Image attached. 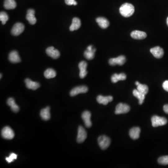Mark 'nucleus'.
Listing matches in <instances>:
<instances>
[{"mask_svg": "<svg viewBox=\"0 0 168 168\" xmlns=\"http://www.w3.org/2000/svg\"><path fill=\"white\" fill-rule=\"evenodd\" d=\"M8 20L9 16L6 12L3 11L0 13V20L2 22V25H5Z\"/></svg>", "mask_w": 168, "mask_h": 168, "instance_id": "c756f323", "label": "nucleus"}, {"mask_svg": "<svg viewBox=\"0 0 168 168\" xmlns=\"http://www.w3.org/2000/svg\"><path fill=\"white\" fill-rule=\"evenodd\" d=\"M134 12V6L130 3H124L120 8V13L125 17H130L133 15Z\"/></svg>", "mask_w": 168, "mask_h": 168, "instance_id": "f257e3e1", "label": "nucleus"}, {"mask_svg": "<svg viewBox=\"0 0 168 168\" xmlns=\"http://www.w3.org/2000/svg\"><path fill=\"white\" fill-rule=\"evenodd\" d=\"M133 94L134 97L137 98L139 100V103L140 105H142L143 103L145 98V95L141 93L137 89H135L133 92Z\"/></svg>", "mask_w": 168, "mask_h": 168, "instance_id": "bb28decb", "label": "nucleus"}, {"mask_svg": "<svg viewBox=\"0 0 168 168\" xmlns=\"http://www.w3.org/2000/svg\"><path fill=\"white\" fill-rule=\"evenodd\" d=\"M35 11L33 9H29L28 10L26 18L30 25H35L37 22V19L35 17Z\"/></svg>", "mask_w": 168, "mask_h": 168, "instance_id": "2eb2a0df", "label": "nucleus"}, {"mask_svg": "<svg viewBox=\"0 0 168 168\" xmlns=\"http://www.w3.org/2000/svg\"><path fill=\"white\" fill-rule=\"evenodd\" d=\"M130 110V108L128 105L120 103L116 106L115 113L116 115L126 114L128 113Z\"/></svg>", "mask_w": 168, "mask_h": 168, "instance_id": "39448f33", "label": "nucleus"}, {"mask_svg": "<svg viewBox=\"0 0 168 168\" xmlns=\"http://www.w3.org/2000/svg\"><path fill=\"white\" fill-rule=\"evenodd\" d=\"M88 90H89V89L88 87L85 86L75 87L70 92V95L71 96H75L80 93H86L88 92Z\"/></svg>", "mask_w": 168, "mask_h": 168, "instance_id": "6e6552de", "label": "nucleus"}, {"mask_svg": "<svg viewBox=\"0 0 168 168\" xmlns=\"http://www.w3.org/2000/svg\"><path fill=\"white\" fill-rule=\"evenodd\" d=\"M9 60L12 63H17L21 62V58L18 54V52L13 51L9 54Z\"/></svg>", "mask_w": 168, "mask_h": 168, "instance_id": "6ab92c4d", "label": "nucleus"}, {"mask_svg": "<svg viewBox=\"0 0 168 168\" xmlns=\"http://www.w3.org/2000/svg\"><path fill=\"white\" fill-rule=\"evenodd\" d=\"M140 132H141V129L140 128L138 127H134L130 130L129 134L132 139L136 140L140 137Z\"/></svg>", "mask_w": 168, "mask_h": 168, "instance_id": "aec40b11", "label": "nucleus"}, {"mask_svg": "<svg viewBox=\"0 0 168 168\" xmlns=\"http://www.w3.org/2000/svg\"><path fill=\"white\" fill-rule=\"evenodd\" d=\"M2 136L3 138L7 140H11L15 136L13 130L10 127L7 126L4 127L2 130Z\"/></svg>", "mask_w": 168, "mask_h": 168, "instance_id": "20e7f679", "label": "nucleus"}, {"mask_svg": "<svg viewBox=\"0 0 168 168\" xmlns=\"http://www.w3.org/2000/svg\"><path fill=\"white\" fill-rule=\"evenodd\" d=\"M81 25V24L80 20L77 17H74L72 19V24L70 27V30L71 31L77 30L80 27Z\"/></svg>", "mask_w": 168, "mask_h": 168, "instance_id": "4be33fe9", "label": "nucleus"}, {"mask_svg": "<svg viewBox=\"0 0 168 168\" xmlns=\"http://www.w3.org/2000/svg\"><path fill=\"white\" fill-rule=\"evenodd\" d=\"M162 87L166 91L168 92V80H166L163 83Z\"/></svg>", "mask_w": 168, "mask_h": 168, "instance_id": "72a5a7b5", "label": "nucleus"}, {"mask_svg": "<svg viewBox=\"0 0 168 168\" xmlns=\"http://www.w3.org/2000/svg\"><path fill=\"white\" fill-rule=\"evenodd\" d=\"M65 3L67 5H76L77 4L75 0H65Z\"/></svg>", "mask_w": 168, "mask_h": 168, "instance_id": "473e14b6", "label": "nucleus"}, {"mask_svg": "<svg viewBox=\"0 0 168 168\" xmlns=\"http://www.w3.org/2000/svg\"><path fill=\"white\" fill-rule=\"evenodd\" d=\"M127 78V76L124 73H120V74H114L111 77V81L114 83L117 82L120 80H124Z\"/></svg>", "mask_w": 168, "mask_h": 168, "instance_id": "b1692460", "label": "nucleus"}, {"mask_svg": "<svg viewBox=\"0 0 168 168\" xmlns=\"http://www.w3.org/2000/svg\"><path fill=\"white\" fill-rule=\"evenodd\" d=\"M2 74H1V79H2Z\"/></svg>", "mask_w": 168, "mask_h": 168, "instance_id": "4c0bfd02", "label": "nucleus"}, {"mask_svg": "<svg viewBox=\"0 0 168 168\" xmlns=\"http://www.w3.org/2000/svg\"><path fill=\"white\" fill-rule=\"evenodd\" d=\"M44 77L47 79L54 78L56 76V72L52 68H49L46 70L44 73Z\"/></svg>", "mask_w": 168, "mask_h": 168, "instance_id": "cd10ccee", "label": "nucleus"}, {"mask_svg": "<svg viewBox=\"0 0 168 168\" xmlns=\"http://www.w3.org/2000/svg\"><path fill=\"white\" fill-rule=\"evenodd\" d=\"M96 21L102 28L106 29L109 26V21L105 17H98L96 19Z\"/></svg>", "mask_w": 168, "mask_h": 168, "instance_id": "412c9836", "label": "nucleus"}, {"mask_svg": "<svg viewBox=\"0 0 168 168\" xmlns=\"http://www.w3.org/2000/svg\"><path fill=\"white\" fill-rule=\"evenodd\" d=\"M17 157V155L15 153H11L8 157L6 158V160L8 161V163H11L13 161L15 160L16 159Z\"/></svg>", "mask_w": 168, "mask_h": 168, "instance_id": "2f4dec72", "label": "nucleus"}, {"mask_svg": "<svg viewBox=\"0 0 168 168\" xmlns=\"http://www.w3.org/2000/svg\"><path fill=\"white\" fill-rule=\"evenodd\" d=\"M131 37L135 39H144L147 37V34L143 31L134 30L131 33Z\"/></svg>", "mask_w": 168, "mask_h": 168, "instance_id": "f3484780", "label": "nucleus"}, {"mask_svg": "<svg viewBox=\"0 0 168 168\" xmlns=\"http://www.w3.org/2000/svg\"><path fill=\"white\" fill-rule=\"evenodd\" d=\"M137 89L141 93L146 95L148 92V88L147 85H143L140 83L139 85L137 86Z\"/></svg>", "mask_w": 168, "mask_h": 168, "instance_id": "c85d7f7f", "label": "nucleus"}, {"mask_svg": "<svg viewBox=\"0 0 168 168\" xmlns=\"http://www.w3.org/2000/svg\"><path fill=\"white\" fill-rule=\"evenodd\" d=\"M113 98L112 96H103L102 95H99L97 98V101L99 104L107 105L108 103L112 102Z\"/></svg>", "mask_w": 168, "mask_h": 168, "instance_id": "a211bd4d", "label": "nucleus"}, {"mask_svg": "<svg viewBox=\"0 0 168 168\" xmlns=\"http://www.w3.org/2000/svg\"><path fill=\"white\" fill-rule=\"evenodd\" d=\"M4 7L7 10H13L16 8V2L15 0H5Z\"/></svg>", "mask_w": 168, "mask_h": 168, "instance_id": "a878e982", "label": "nucleus"}, {"mask_svg": "<svg viewBox=\"0 0 168 168\" xmlns=\"http://www.w3.org/2000/svg\"><path fill=\"white\" fill-rule=\"evenodd\" d=\"M166 22H167V25H168V17H167V20H166Z\"/></svg>", "mask_w": 168, "mask_h": 168, "instance_id": "e433bc0d", "label": "nucleus"}, {"mask_svg": "<svg viewBox=\"0 0 168 168\" xmlns=\"http://www.w3.org/2000/svg\"><path fill=\"white\" fill-rule=\"evenodd\" d=\"M88 64L87 62L84 61H81L79 64V68L80 70L79 77L81 79H84L85 78L88 74L87 70Z\"/></svg>", "mask_w": 168, "mask_h": 168, "instance_id": "9b49d317", "label": "nucleus"}, {"mask_svg": "<svg viewBox=\"0 0 168 168\" xmlns=\"http://www.w3.org/2000/svg\"><path fill=\"white\" fill-rule=\"evenodd\" d=\"M135 85H136V86H138V85H139V84H140V83L138 81H136L135 83Z\"/></svg>", "mask_w": 168, "mask_h": 168, "instance_id": "c9c22d12", "label": "nucleus"}, {"mask_svg": "<svg viewBox=\"0 0 168 168\" xmlns=\"http://www.w3.org/2000/svg\"><path fill=\"white\" fill-rule=\"evenodd\" d=\"M81 116L86 127L88 128H90L92 125V123L91 120V114L90 112L89 111H84L82 114Z\"/></svg>", "mask_w": 168, "mask_h": 168, "instance_id": "9d476101", "label": "nucleus"}, {"mask_svg": "<svg viewBox=\"0 0 168 168\" xmlns=\"http://www.w3.org/2000/svg\"><path fill=\"white\" fill-rule=\"evenodd\" d=\"M24 30H25V25L22 23H16L13 26L12 29V34L13 36H18L24 31Z\"/></svg>", "mask_w": 168, "mask_h": 168, "instance_id": "1a4fd4ad", "label": "nucleus"}, {"mask_svg": "<svg viewBox=\"0 0 168 168\" xmlns=\"http://www.w3.org/2000/svg\"><path fill=\"white\" fill-rule=\"evenodd\" d=\"M87 137V133L86 130L82 126H79L78 128V136H77V142L79 143H83Z\"/></svg>", "mask_w": 168, "mask_h": 168, "instance_id": "0eeeda50", "label": "nucleus"}, {"mask_svg": "<svg viewBox=\"0 0 168 168\" xmlns=\"http://www.w3.org/2000/svg\"><path fill=\"white\" fill-rule=\"evenodd\" d=\"M7 104L9 106L11 107V109L13 112L17 113L19 111V107L16 103L14 99L12 98H10L7 101Z\"/></svg>", "mask_w": 168, "mask_h": 168, "instance_id": "393cba45", "label": "nucleus"}, {"mask_svg": "<svg viewBox=\"0 0 168 168\" xmlns=\"http://www.w3.org/2000/svg\"><path fill=\"white\" fill-rule=\"evenodd\" d=\"M26 86L27 88L30 89L36 90L40 87V84L37 82H34L29 79H26L25 80Z\"/></svg>", "mask_w": 168, "mask_h": 168, "instance_id": "dca6fc26", "label": "nucleus"}, {"mask_svg": "<svg viewBox=\"0 0 168 168\" xmlns=\"http://www.w3.org/2000/svg\"><path fill=\"white\" fill-rule=\"evenodd\" d=\"M126 62V58L124 56L121 55L116 58H112L109 59V64L110 66H115L116 65L122 66Z\"/></svg>", "mask_w": 168, "mask_h": 168, "instance_id": "423d86ee", "label": "nucleus"}, {"mask_svg": "<svg viewBox=\"0 0 168 168\" xmlns=\"http://www.w3.org/2000/svg\"><path fill=\"white\" fill-rule=\"evenodd\" d=\"M158 162L161 165H168V156H163L159 158Z\"/></svg>", "mask_w": 168, "mask_h": 168, "instance_id": "7c9ffc66", "label": "nucleus"}, {"mask_svg": "<svg viewBox=\"0 0 168 168\" xmlns=\"http://www.w3.org/2000/svg\"><path fill=\"white\" fill-rule=\"evenodd\" d=\"M163 110L166 114H168V104L165 105L163 107Z\"/></svg>", "mask_w": 168, "mask_h": 168, "instance_id": "f704fd0d", "label": "nucleus"}, {"mask_svg": "<svg viewBox=\"0 0 168 168\" xmlns=\"http://www.w3.org/2000/svg\"><path fill=\"white\" fill-rule=\"evenodd\" d=\"M46 53L50 57L54 58V59H57L60 57V52L58 50L55 49L54 47L53 46L48 47L46 50Z\"/></svg>", "mask_w": 168, "mask_h": 168, "instance_id": "4468645a", "label": "nucleus"}, {"mask_svg": "<svg viewBox=\"0 0 168 168\" xmlns=\"http://www.w3.org/2000/svg\"><path fill=\"white\" fill-rule=\"evenodd\" d=\"M151 122L153 127H157L166 125L168 120L165 117L155 116H153L151 118Z\"/></svg>", "mask_w": 168, "mask_h": 168, "instance_id": "f03ea898", "label": "nucleus"}, {"mask_svg": "<svg viewBox=\"0 0 168 168\" xmlns=\"http://www.w3.org/2000/svg\"><path fill=\"white\" fill-rule=\"evenodd\" d=\"M150 51V52L156 58H161L164 55V51L163 49L159 46H156L154 48H151Z\"/></svg>", "mask_w": 168, "mask_h": 168, "instance_id": "ddd939ff", "label": "nucleus"}, {"mask_svg": "<svg viewBox=\"0 0 168 168\" xmlns=\"http://www.w3.org/2000/svg\"><path fill=\"white\" fill-rule=\"evenodd\" d=\"M98 144L102 149H106L111 143V140L109 137L105 135H102L98 138Z\"/></svg>", "mask_w": 168, "mask_h": 168, "instance_id": "7ed1b4c3", "label": "nucleus"}, {"mask_svg": "<svg viewBox=\"0 0 168 168\" xmlns=\"http://www.w3.org/2000/svg\"><path fill=\"white\" fill-rule=\"evenodd\" d=\"M50 108L47 107L46 108L43 109L40 112V116L43 120H48L51 118V114L50 112Z\"/></svg>", "mask_w": 168, "mask_h": 168, "instance_id": "5701e85b", "label": "nucleus"}, {"mask_svg": "<svg viewBox=\"0 0 168 168\" xmlns=\"http://www.w3.org/2000/svg\"><path fill=\"white\" fill-rule=\"evenodd\" d=\"M96 50L93 48V45H89L87 47V50L84 52V56L88 60H92L94 58L95 56V52Z\"/></svg>", "mask_w": 168, "mask_h": 168, "instance_id": "f8f14e48", "label": "nucleus"}]
</instances>
